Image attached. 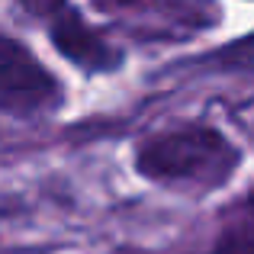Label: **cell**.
Segmentation results:
<instances>
[{"mask_svg": "<svg viewBox=\"0 0 254 254\" xmlns=\"http://www.w3.org/2000/svg\"><path fill=\"white\" fill-rule=\"evenodd\" d=\"M238 164V151L225 135L206 126H184L148 138L135 155V168L148 180L174 187H219Z\"/></svg>", "mask_w": 254, "mask_h": 254, "instance_id": "1", "label": "cell"}, {"mask_svg": "<svg viewBox=\"0 0 254 254\" xmlns=\"http://www.w3.org/2000/svg\"><path fill=\"white\" fill-rule=\"evenodd\" d=\"M55 77L23 42L0 36V97L10 103L39 106L55 97Z\"/></svg>", "mask_w": 254, "mask_h": 254, "instance_id": "2", "label": "cell"}, {"mask_svg": "<svg viewBox=\"0 0 254 254\" xmlns=\"http://www.w3.org/2000/svg\"><path fill=\"white\" fill-rule=\"evenodd\" d=\"M52 42L68 62L81 64L87 71H110L119 64V52L71 6L52 16Z\"/></svg>", "mask_w": 254, "mask_h": 254, "instance_id": "3", "label": "cell"}, {"mask_svg": "<svg viewBox=\"0 0 254 254\" xmlns=\"http://www.w3.org/2000/svg\"><path fill=\"white\" fill-rule=\"evenodd\" d=\"M219 64H225V68H235V71H254V32L248 39H238V42L225 45L222 52H219Z\"/></svg>", "mask_w": 254, "mask_h": 254, "instance_id": "4", "label": "cell"}, {"mask_svg": "<svg viewBox=\"0 0 254 254\" xmlns=\"http://www.w3.org/2000/svg\"><path fill=\"white\" fill-rule=\"evenodd\" d=\"M19 3L29 13H36V16H58L68 6V0H19Z\"/></svg>", "mask_w": 254, "mask_h": 254, "instance_id": "5", "label": "cell"}, {"mask_svg": "<svg viewBox=\"0 0 254 254\" xmlns=\"http://www.w3.org/2000/svg\"><path fill=\"white\" fill-rule=\"evenodd\" d=\"M212 254H254V242H248V238H235V242L219 245Z\"/></svg>", "mask_w": 254, "mask_h": 254, "instance_id": "6", "label": "cell"}]
</instances>
